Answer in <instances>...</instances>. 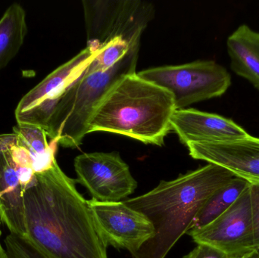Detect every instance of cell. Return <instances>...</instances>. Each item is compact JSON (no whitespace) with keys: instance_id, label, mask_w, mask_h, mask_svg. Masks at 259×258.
Segmentation results:
<instances>
[{"instance_id":"6da1fadb","label":"cell","mask_w":259,"mask_h":258,"mask_svg":"<svg viewBox=\"0 0 259 258\" xmlns=\"http://www.w3.org/2000/svg\"><path fill=\"white\" fill-rule=\"evenodd\" d=\"M57 162L24 192L27 237L50 258H107L88 200Z\"/></svg>"},{"instance_id":"7a4b0ae2","label":"cell","mask_w":259,"mask_h":258,"mask_svg":"<svg viewBox=\"0 0 259 258\" xmlns=\"http://www.w3.org/2000/svg\"><path fill=\"white\" fill-rule=\"evenodd\" d=\"M140 43L110 69L81 75L58 86L38 83L20 100L15 115L18 124L36 126L53 142L65 147L80 146L89 133L96 111L112 88L136 72Z\"/></svg>"},{"instance_id":"3957f363","label":"cell","mask_w":259,"mask_h":258,"mask_svg":"<svg viewBox=\"0 0 259 258\" xmlns=\"http://www.w3.org/2000/svg\"><path fill=\"white\" fill-rule=\"evenodd\" d=\"M234 175L218 165L205 166L159 184L144 195L125 200L128 207L143 214L155 229L134 258H165L191 228L196 215L208 198L226 186Z\"/></svg>"},{"instance_id":"277c9868","label":"cell","mask_w":259,"mask_h":258,"mask_svg":"<svg viewBox=\"0 0 259 258\" xmlns=\"http://www.w3.org/2000/svg\"><path fill=\"white\" fill-rule=\"evenodd\" d=\"M176 111L173 95L137 73L123 77L96 111L89 133L102 131L161 146Z\"/></svg>"},{"instance_id":"5b68a950","label":"cell","mask_w":259,"mask_h":258,"mask_svg":"<svg viewBox=\"0 0 259 258\" xmlns=\"http://www.w3.org/2000/svg\"><path fill=\"white\" fill-rule=\"evenodd\" d=\"M87 46L99 51L115 39L133 46L155 16V6L142 0H84L82 2Z\"/></svg>"},{"instance_id":"8992f818","label":"cell","mask_w":259,"mask_h":258,"mask_svg":"<svg viewBox=\"0 0 259 258\" xmlns=\"http://www.w3.org/2000/svg\"><path fill=\"white\" fill-rule=\"evenodd\" d=\"M139 77L172 94L176 110L223 95L231 84V74L214 61L157 67L137 73Z\"/></svg>"},{"instance_id":"52a82bcc","label":"cell","mask_w":259,"mask_h":258,"mask_svg":"<svg viewBox=\"0 0 259 258\" xmlns=\"http://www.w3.org/2000/svg\"><path fill=\"white\" fill-rule=\"evenodd\" d=\"M187 234L197 245H210L236 257L257 250L251 184L217 219Z\"/></svg>"},{"instance_id":"ba28073f","label":"cell","mask_w":259,"mask_h":258,"mask_svg":"<svg viewBox=\"0 0 259 258\" xmlns=\"http://www.w3.org/2000/svg\"><path fill=\"white\" fill-rule=\"evenodd\" d=\"M77 182L84 186L93 199L115 202L137 189L128 165L116 152L84 153L74 159Z\"/></svg>"},{"instance_id":"9c48e42d","label":"cell","mask_w":259,"mask_h":258,"mask_svg":"<svg viewBox=\"0 0 259 258\" xmlns=\"http://www.w3.org/2000/svg\"><path fill=\"white\" fill-rule=\"evenodd\" d=\"M96 230L106 246L137 252L152 239L155 229L145 215L124 201H88Z\"/></svg>"},{"instance_id":"30bf717a","label":"cell","mask_w":259,"mask_h":258,"mask_svg":"<svg viewBox=\"0 0 259 258\" xmlns=\"http://www.w3.org/2000/svg\"><path fill=\"white\" fill-rule=\"evenodd\" d=\"M187 147L193 159L222 167L234 177L259 185V138L249 135L227 142H191Z\"/></svg>"},{"instance_id":"8fae6325","label":"cell","mask_w":259,"mask_h":258,"mask_svg":"<svg viewBox=\"0 0 259 258\" xmlns=\"http://www.w3.org/2000/svg\"><path fill=\"white\" fill-rule=\"evenodd\" d=\"M171 129L182 143L227 142L249 136L232 120L196 109H179L174 112Z\"/></svg>"},{"instance_id":"7c38bea8","label":"cell","mask_w":259,"mask_h":258,"mask_svg":"<svg viewBox=\"0 0 259 258\" xmlns=\"http://www.w3.org/2000/svg\"><path fill=\"white\" fill-rule=\"evenodd\" d=\"M24 188L9 150L0 142V220L12 234L27 236Z\"/></svg>"},{"instance_id":"4fadbf2b","label":"cell","mask_w":259,"mask_h":258,"mask_svg":"<svg viewBox=\"0 0 259 258\" xmlns=\"http://www.w3.org/2000/svg\"><path fill=\"white\" fill-rule=\"evenodd\" d=\"M231 69L259 90V33L240 25L227 41Z\"/></svg>"},{"instance_id":"5bb4252c","label":"cell","mask_w":259,"mask_h":258,"mask_svg":"<svg viewBox=\"0 0 259 258\" xmlns=\"http://www.w3.org/2000/svg\"><path fill=\"white\" fill-rule=\"evenodd\" d=\"M27 33L25 10L14 3L0 19V71L18 54Z\"/></svg>"},{"instance_id":"9a60e30c","label":"cell","mask_w":259,"mask_h":258,"mask_svg":"<svg viewBox=\"0 0 259 258\" xmlns=\"http://www.w3.org/2000/svg\"><path fill=\"white\" fill-rule=\"evenodd\" d=\"M249 185V182L240 177L233 178L208 198L196 215L190 230H199L217 219L234 204Z\"/></svg>"},{"instance_id":"2e32d148","label":"cell","mask_w":259,"mask_h":258,"mask_svg":"<svg viewBox=\"0 0 259 258\" xmlns=\"http://www.w3.org/2000/svg\"><path fill=\"white\" fill-rule=\"evenodd\" d=\"M131 47L121 39L111 41L87 64L81 75L103 72L110 69L126 56Z\"/></svg>"},{"instance_id":"e0dca14e","label":"cell","mask_w":259,"mask_h":258,"mask_svg":"<svg viewBox=\"0 0 259 258\" xmlns=\"http://www.w3.org/2000/svg\"><path fill=\"white\" fill-rule=\"evenodd\" d=\"M4 242L9 258H50L25 236L10 233Z\"/></svg>"},{"instance_id":"ac0fdd59","label":"cell","mask_w":259,"mask_h":258,"mask_svg":"<svg viewBox=\"0 0 259 258\" xmlns=\"http://www.w3.org/2000/svg\"><path fill=\"white\" fill-rule=\"evenodd\" d=\"M184 258H240L229 255L227 253L204 244H199Z\"/></svg>"},{"instance_id":"d6986e66","label":"cell","mask_w":259,"mask_h":258,"mask_svg":"<svg viewBox=\"0 0 259 258\" xmlns=\"http://www.w3.org/2000/svg\"><path fill=\"white\" fill-rule=\"evenodd\" d=\"M251 192L253 206L255 245L259 251V185L251 184Z\"/></svg>"},{"instance_id":"ffe728a7","label":"cell","mask_w":259,"mask_h":258,"mask_svg":"<svg viewBox=\"0 0 259 258\" xmlns=\"http://www.w3.org/2000/svg\"><path fill=\"white\" fill-rule=\"evenodd\" d=\"M240 258H259V251L258 250H255L252 252L248 253V254L242 256Z\"/></svg>"},{"instance_id":"44dd1931","label":"cell","mask_w":259,"mask_h":258,"mask_svg":"<svg viewBox=\"0 0 259 258\" xmlns=\"http://www.w3.org/2000/svg\"><path fill=\"white\" fill-rule=\"evenodd\" d=\"M0 258H9L6 254V250L2 246L1 244H0Z\"/></svg>"},{"instance_id":"7402d4cb","label":"cell","mask_w":259,"mask_h":258,"mask_svg":"<svg viewBox=\"0 0 259 258\" xmlns=\"http://www.w3.org/2000/svg\"><path fill=\"white\" fill-rule=\"evenodd\" d=\"M1 234H2V233H1V230H0V237H1Z\"/></svg>"}]
</instances>
